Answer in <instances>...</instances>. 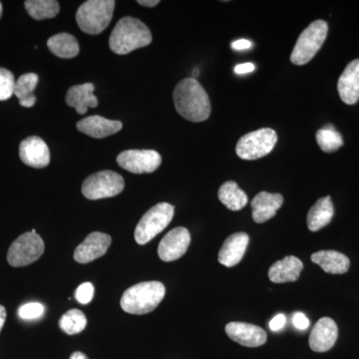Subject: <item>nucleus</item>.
<instances>
[{
    "label": "nucleus",
    "mask_w": 359,
    "mask_h": 359,
    "mask_svg": "<svg viewBox=\"0 0 359 359\" xmlns=\"http://www.w3.org/2000/svg\"><path fill=\"white\" fill-rule=\"evenodd\" d=\"M173 99L177 112L189 121H205L211 114L209 96L195 78L180 81L175 87Z\"/></svg>",
    "instance_id": "1"
},
{
    "label": "nucleus",
    "mask_w": 359,
    "mask_h": 359,
    "mask_svg": "<svg viewBox=\"0 0 359 359\" xmlns=\"http://www.w3.org/2000/svg\"><path fill=\"white\" fill-rule=\"evenodd\" d=\"M152 42V34L145 23L134 18H123L118 21L111 33L109 47L119 55L148 46Z\"/></svg>",
    "instance_id": "2"
},
{
    "label": "nucleus",
    "mask_w": 359,
    "mask_h": 359,
    "mask_svg": "<svg viewBox=\"0 0 359 359\" xmlns=\"http://www.w3.org/2000/svg\"><path fill=\"white\" fill-rule=\"evenodd\" d=\"M166 294L165 285L160 282L137 283L125 290L121 297L123 311L131 314H146L154 311Z\"/></svg>",
    "instance_id": "3"
},
{
    "label": "nucleus",
    "mask_w": 359,
    "mask_h": 359,
    "mask_svg": "<svg viewBox=\"0 0 359 359\" xmlns=\"http://www.w3.org/2000/svg\"><path fill=\"white\" fill-rule=\"evenodd\" d=\"M114 0H88L78 8L77 25L90 35L100 34L108 25L114 13Z\"/></svg>",
    "instance_id": "4"
},
{
    "label": "nucleus",
    "mask_w": 359,
    "mask_h": 359,
    "mask_svg": "<svg viewBox=\"0 0 359 359\" xmlns=\"http://www.w3.org/2000/svg\"><path fill=\"white\" fill-rule=\"evenodd\" d=\"M328 25L325 20H316L309 25L299 35L290 61L294 65H304L316 56L327 39Z\"/></svg>",
    "instance_id": "5"
},
{
    "label": "nucleus",
    "mask_w": 359,
    "mask_h": 359,
    "mask_svg": "<svg viewBox=\"0 0 359 359\" xmlns=\"http://www.w3.org/2000/svg\"><path fill=\"white\" fill-rule=\"evenodd\" d=\"M175 208L168 203H159L151 208L140 219L135 230V241L146 245L165 230L173 219Z\"/></svg>",
    "instance_id": "6"
},
{
    "label": "nucleus",
    "mask_w": 359,
    "mask_h": 359,
    "mask_svg": "<svg viewBox=\"0 0 359 359\" xmlns=\"http://www.w3.org/2000/svg\"><path fill=\"white\" fill-rule=\"evenodd\" d=\"M125 182L121 175L114 171L98 172L89 176L82 185V194L89 200L115 197L124 190Z\"/></svg>",
    "instance_id": "7"
},
{
    "label": "nucleus",
    "mask_w": 359,
    "mask_h": 359,
    "mask_svg": "<svg viewBox=\"0 0 359 359\" xmlns=\"http://www.w3.org/2000/svg\"><path fill=\"white\" fill-rule=\"evenodd\" d=\"M276 141H278V135L275 130L259 129L245 134L240 138L236 151L241 159H259L273 151Z\"/></svg>",
    "instance_id": "8"
},
{
    "label": "nucleus",
    "mask_w": 359,
    "mask_h": 359,
    "mask_svg": "<svg viewBox=\"0 0 359 359\" xmlns=\"http://www.w3.org/2000/svg\"><path fill=\"white\" fill-rule=\"evenodd\" d=\"M43 252V240L36 233L28 231L11 244L7 252V261L11 266L20 268L35 263Z\"/></svg>",
    "instance_id": "9"
},
{
    "label": "nucleus",
    "mask_w": 359,
    "mask_h": 359,
    "mask_svg": "<svg viewBox=\"0 0 359 359\" xmlns=\"http://www.w3.org/2000/svg\"><path fill=\"white\" fill-rule=\"evenodd\" d=\"M119 166L130 173H153L162 163V158L155 150H127L117 157Z\"/></svg>",
    "instance_id": "10"
},
{
    "label": "nucleus",
    "mask_w": 359,
    "mask_h": 359,
    "mask_svg": "<svg viewBox=\"0 0 359 359\" xmlns=\"http://www.w3.org/2000/svg\"><path fill=\"white\" fill-rule=\"evenodd\" d=\"M190 244V231L183 226H178L162 238L158 247V255L163 262L177 261L186 254Z\"/></svg>",
    "instance_id": "11"
},
{
    "label": "nucleus",
    "mask_w": 359,
    "mask_h": 359,
    "mask_svg": "<svg viewBox=\"0 0 359 359\" xmlns=\"http://www.w3.org/2000/svg\"><path fill=\"white\" fill-rule=\"evenodd\" d=\"M112 238L107 233L94 231L85 238L74 252V259L79 264H88L107 252Z\"/></svg>",
    "instance_id": "12"
},
{
    "label": "nucleus",
    "mask_w": 359,
    "mask_h": 359,
    "mask_svg": "<svg viewBox=\"0 0 359 359\" xmlns=\"http://www.w3.org/2000/svg\"><path fill=\"white\" fill-rule=\"evenodd\" d=\"M20 160L27 166L42 169L50 163L48 146L40 137L32 136L20 143Z\"/></svg>",
    "instance_id": "13"
},
{
    "label": "nucleus",
    "mask_w": 359,
    "mask_h": 359,
    "mask_svg": "<svg viewBox=\"0 0 359 359\" xmlns=\"http://www.w3.org/2000/svg\"><path fill=\"white\" fill-rule=\"evenodd\" d=\"M339 337V328L334 320L320 318L309 335V347L316 353H325L334 347Z\"/></svg>",
    "instance_id": "14"
},
{
    "label": "nucleus",
    "mask_w": 359,
    "mask_h": 359,
    "mask_svg": "<svg viewBox=\"0 0 359 359\" xmlns=\"http://www.w3.org/2000/svg\"><path fill=\"white\" fill-rule=\"evenodd\" d=\"M228 337L241 346L257 347L266 344L268 335L263 328L245 323H228L226 325Z\"/></svg>",
    "instance_id": "15"
},
{
    "label": "nucleus",
    "mask_w": 359,
    "mask_h": 359,
    "mask_svg": "<svg viewBox=\"0 0 359 359\" xmlns=\"http://www.w3.org/2000/svg\"><path fill=\"white\" fill-rule=\"evenodd\" d=\"M250 238L245 233H236L224 241L219 250L218 259L219 264L231 268L237 266L245 256V250L249 245Z\"/></svg>",
    "instance_id": "16"
},
{
    "label": "nucleus",
    "mask_w": 359,
    "mask_h": 359,
    "mask_svg": "<svg viewBox=\"0 0 359 359\" xmlns=\"http://www.w3.org/2000/svg\"><path fill=\"white\" fill-rule=\"evenodd\" d=\"M77 129L92 138L102 139L116 134L122 129L120 121L106 119L102 116L95 115L84 118L76 124Z\"/></svg>",
    "instance_id": "17"
},
{
    "label": "nucleus",
    "mask_w": 359,
    "mask_h": 359,
    "mask_svg": "<svg viewBox=\"0 0 359 359\" xmlns=\"http://www.w3.org/2000/svg\"><path fill=\"white\" fill-rule=\"evenodd\" d=\"M283 197L280 194L261 192L252 201V219L257 224L266 223L273 218L280 209Z\"/></svg>",
    "instance_id": "18"
},
{
    "label": "nucleus",
    "mask_w": 359,
    "mask_h": 359,
    "mask_svg": "<svg viewBox=\"0 0 359 359\" xmlns=\"http://www.w3.org/2000/svg\"><path fill=\"white\" fill-rule=\"evenodd\" d=\"M337 89L340 98L347 105L359 100V59L351 61L339 77Z\"/></svg>",
    "instance_id": "19"
},
{
    "label": "nucleus",
    "mask_w": 359,
    "mask_h": 359,
    "mask_svg": "<svg viewBox=\"0 0 359 359\" xmlns=\"http://www.w3.org/2000/svg\"><path fill=\"white\" fill-rule=\"evenodd\" d=\"M95 86L92 83L75 85L68 89L66 94V104L69 107L75 108L78 114L84 115L89 107L98 106V99L94 95Z\"/></svg>",
    "instance_id": "20"
},
{
    "label": "nucleus",
    "mask_w": 359,
    "mask_h": 359,
    "mask_svg": "<svg viewBox=\"0 0 359 359\" xmlns=\"http://www.w3.org/2000/svg\"><path fill=\"white\" fill-rule=\"evenodd\" d=\"M304 264L294 256L285 257L276 262L269 269V278L275 283H292L299 280Z\"/></svg>",
    "instance_id": "21"
},
{
    "label": "nucleus",
    "mask_w": 359,
    "mask_h": 359,
    "mask_svg": "<svg viewBox=\"0 0 359 359\" xmlns=\"http://www.w3.org/2000/svg\"><path fill=\"white\" fill-rule=\"evenodd\" d=\"M311 261L318 264L325 273L332 275L346 273L351 266V262L346 255L335 250H320L311 255Z\"/></svg>",
    "instance_id": "22"
},
{
    "label": "nucleus",
    "mask_w": 359,
    "mask_h": 359,
    "mask_svg": "<svg viewBox=\"0 0 359 359\" xmlns=\"http://www.w3.org/2000/svg\"><path fill=\"white\" fill-rule=\"evenodd\" d=\"M334 214V204L330 196L321 198L309 210L306 219L309 231H318L325 228L332 222Z\"/></svg>",
    "instance_id": "23"
},
{
    "label": "nucleus",
    "mask_w": 359,
    "mask_h": 359,
    "mask_svg": "<svg viewBox=\"0 0 359 359\" xmlns=\"http://www.w3.org/2000/svg\"><path fill=\"white\" fill-rule=\"evenodd\" d=\"M47 46L54 55L63 59L76 57L80 51L77 39L68 33L53 35L47 41Z\"/></svg>",
    "instance_id": "24"
},
{
    "label": "nucleus",
    "mask_w": 359,
    "mask_h": 359,
    "mask_svg": "<svg viewBox=\"0 0 359 359\" xmlns=\"http://www.w3.org/2000/svg\"><path fill=\"white\" fill-rule=\"evenodd\" d=\"M39 75L35 73H27L21 75L15 82L14 95L18 97L22 107L32 108L36 103V97L33 92L39 84Z\"/></svg>",
    "instance_id": "25"
},
{
    "label": "nucleus",
    "mask_w": 359,
    "mask_h": 359,
    "mask_svg": "<svg viewBox=\"0 0 359 359\" xmlns=\"http://www.w3.org/2000/svg\"><path fill=\"white\" fill-rule=\"evenodd\" d=\"M219 199L231 211H240L248 204V196L241 190L238 184L233 181L224 183L219 188Z\"/></svg>",
    "instance_id": "26"
},
{
    "label": "nucleus",
    "mask_w": 359,
    "mask_h": 359,
    "mask_svg": "<svg viewBox=\"0 0 359 359\" xmlns=\"http://www.w3.org/2000/svg\"><path fill=\"white\" fill-rule=\"evenodd\" d=\"M26 11L35 20H48L57 16L60 6L55 0H26Z\"/></svg>",
    "instance_id": "27"
},
{
    "label": "nucleus",
    "mask_w": 359,
    "mask_h": 359,
    "mask_svg": "<svg viewBox=\"0 0 359 359\" xmlns=\"http://www.w3.org/2000/svg\"><path fill=\"white\" fill-rule=\"evenodd\" d=\"M86 325L87 318L79 309H70L59 320V327L69 335L80 334L83 332Z\"/></svg>",
    "instance_id": "28"
},
{
    "label": "nucleus",
    "mask_w": 359,
    "mask_h": 359,
    "mask_svg": "<svg viewBox=\"0 0 359 359\" xmlns=\"http://www.w3.org/2000/svg\"><path fill=\"white\" fill-rule=\"evenodd\" d=\"M316 142L321 150L325 153L334 152L344 145L341 135L335 131L332 125H327L325 128L318 130L316 133Z\"/></svg>",
    "instance_id": "29"
},
{
    "label": "nucleus",
    "mask_w": 359,
    "mask_h": 359,
    "mask_svg": "<svg viewBox=\"0 0 359 359\" xmlns=\"http://www.w3.org/2000/svg\"><path fill=\"white\" fill-rule=\"evenodd\" d=\"M14 87L13 73L6 68H0V101L8 100L14 94Z\"/></svg>",
    "instance_id": "30"
},
{
    "label": "nucleus",
    "mask_w": 359,
    "mask_h": 359,
    "mask_svg": "<svg viewBox=\"0 0 359 359\" xmlns=\"http://www.w3.org/2000/svg\"><path fill=\"white\" fill-rule=\"evenodd\" d=\"M44 313V306L39 302H29L23 304L18 309V316L22 320H35Z\"/></svg>",
    "instance_id": "31"
},
{
    "label": "nucleus",
    "mask_w": 359,
    "mask_h": 359,
    "mask_svg": "<svg viewBox=\"0 0 359 359\" xmlns=\"http://www.w3.org/2000/svg\"><path fill=\"white\" fill-rule=\"evenodd\" d=\"M94 297V287L91 283H84L77 287L75 292V297L77 302L81 304H89Z\"/></svg>",
    "instance_id": "32"
},
{
    "label": "nucleus",
    "mask_w": 359,
    "mask_h": 359,
    "mask_svg": "<svg viewBox=\"0 0 359 359\" xmlns=\"http://www.w3.org/2000/svg\"><path fill=\"white\" fill-rule=\"evenodd\" d=\"M292 323H294V327L299 330H306L309 327V318L302 313H294Z\"/></svg>",
    "instance_id": "33"
},
{
    "label": "nucleus",
    "mask_w": 359,
    "mask_h": 359,
    "mask_svg": "<svg viewBox=\"0 0 359 359\" xmlns=\"http://www.w3.org/2000/svg\"><path fill=\"white\" fill-rule=\"evenodd\" d=\"M285 323H287V318L283 314H278L276 316L273 320L269 323V328H271L273 332H278V330H282L283 327H285Z\"/></svg>",
    "instance_id": "34"
},
{
    "label": "nucleus",
    "mask_w": 359,
    "mask_h": 359,
    "mask_svg": "<svg viewBox=\"0 0 359 359\" xmlns=\"http://www.w3.org/2000/svg\"><path fill=\"white\" fill-rule=\"evenodd\" d=\"M250 46H252V43L247 39L237 40L231 43V48L237 51L245 50V49L250 48Z\"/></svg>",
    "instance_id": "35"
},
{
    "label": "nucleus",
    "mask_w": 359,
    "mask_h": 359,
    "mask_svg": "<svg viewBox=\"0 0 359 359\" xmlns=\"http://www.w3.org/2000/svg\"><path fill=\"white\" fill-rule=\"evenodd\" d=\"M256 69L252 63H243V65H237L235 68V72L237 74H247V73L252 72Z\"/></svg>",
    "instance_id": "36"
},
{
    "label": "nucleus",
    "mask_w": 359,
    "mask_h": 359,
    "mask_svg": "<svg viewBox=\"0 0 359 359\" xmlns=\"http://www.w3.org/2000/svg\"><path fill=\"white\" fill-rule=\"evenodd\" d=\"M139 4L142 6L145 7H154L157 6V4H159V0H138Z\"/></svg>",
    "instance_id": "37"
},
{
    "label": "nucleus",
    "mask_w": 359,
    "mask_h": 359,
    "mask_svg": "<svg viewBox=\"0 0 359 359\" xmlns=\"http://www.w3.org/2000/svg\"><path fill=\"white\" fill-rule=\"evenodd\" d=\"M6 320V311L4 306H0V332H1L2 327H4V323Z\"/></svg>",
    "instance_id": "38"
},
{
    "label": "nucleus",
    "mask_w": 359,
    "mask_h": 359,
    "mask_svg": "<svg viewBox=\"0 0 359 359\" xmlns=\"http://www.w3.org/2000/svg\"><path fill=\"white\" fill-rule=\"evenodd\" d=\"M69 359H89L87 358L86 354L83 353H80V351H76V353L71 354Z\"/></svg>",
    "instance_id": "39"
},
{
    "label": "nucleus",
    "mask_w": 359,
    "mask_h": 359,
    "mask_svg": "<svg viewBox=\"0 0 359 359\" xmlns=\"http://www.w3.org/2000/svg\"><path fill=\"white\" fill-rule=\"evenodd\" d=\"M2 15V4L1 2H0V18H1Z\"/></svg>",
    "instance_id": "40"
}]
</instances>
